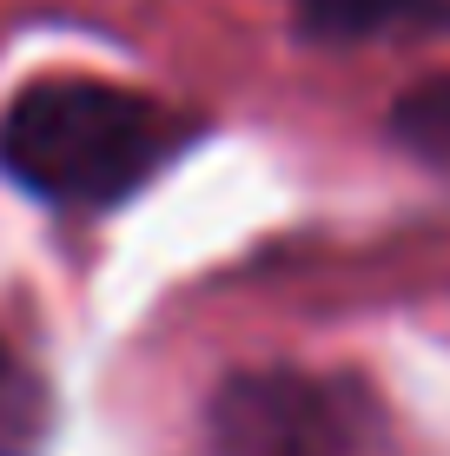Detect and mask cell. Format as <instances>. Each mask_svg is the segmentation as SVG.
<instances>
[{
	"instance_id": "cell-3",
	"label": "cell",
	"mask_w": 450,
	"mask_h": 456,
	"mask_svg": "<svg viewBox=\"0 0 450 456\" xmlns=\"http://www.w3.org/2000/svg\"><path fill=\"white\" fill-rule=\"evenodd\" d=\"M444 13H450L444 0H299V27L331 46L397 34V27H417V20H444Z\"/></svg>"
},
{
	"instance_id": "cell-4",
	"label": "cell",
	"mask_w": 450,
	"mask_h": 456,
	"mask_svg": "<svg viewBox=\"0 0 450 456\" xmlns=\"http://www.w3.org/2000/svg\"><path fill=\"white\" fill-rule=\"evenodd\" d=\"M46 430H53V397L40 370L20 364V351L0 338V456H34Z\"/></svg>"
},
{
	"instance_id": "cell-2",
	"label": "cell",
	"mask_w": 450,
	"mask_h": 456,
	"mask_svg": "<svg viewBox=\"0 0 450 456\" xmlns=\"http://www.w3.org/2000/svg\"><path fill=\"white\" fill-rule=\"evenodd\" d=\"M212 456H397L391 411L351 370L252 364L206 403Z\"/></svg>"
},
{
	"instance_id": "cell-5",
	"label": "cell",
	"mask_w": 450,
	"mask_h": 456,
	"mask_svg": "<svg viewBox=\"0 0 450 456\" xmlns=\"http://www.w3.org/2000/svg\"><path fill=\"white\" fill-rule=\"evenodd\" d=\"M391 139L417 159H438L450 166V73H430L417 80L405 100L391 106Z\"/></svg>"
},
{
	"instance_id": "cell-1",
	"label": "cell",
	"mask_w": 450,
	"mask_h": 456,
	"mask_svg": "<svg viewBox=\"0 0 450 456\" xmlns=\"http://www.w3.org/2000/svg\"><path fill=\"white\" fill-rule=\"evenodd\" d=\"M199 126L166 100L113 80H34L0 113V166L34 199L67 212L127 206L192 146Z\"/></svg>"
}]
</instances>
